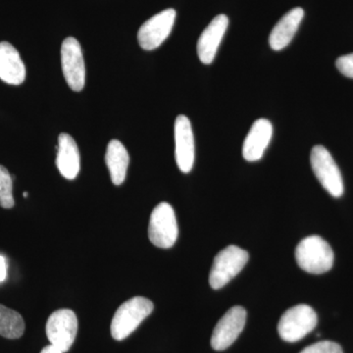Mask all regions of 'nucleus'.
I'll list each match as a JSON object with an SVG mask.
<instances>
[{
  "label": "nucleus",
  "mask_w": 353,
  "mask_h": 353,
  "mask_svg": "<svg viewBox=\"0 0 353 353\" xmlns=\"http://www.w3.org/2000/svg\"><path fill=\"white\" fill-rule=\"evenodd\" d=\"M41 353H64V352H62L61 350H58V348L55 347L54 345H46V347H44L43 350H41Z\"/></svg>",
  "instance_id": "23"
},
{
  "label": "nucleus",
  "mask_w": 353,
  "mask_h": 353,
  "mask_svg": "<svg viewBox=\"0 0 353 353\" xmlns=\"http://www.w3.org/2000/svg\"><path fill=\"white\" fill-rule=\"evenodd\" d=\"M14 205L12 176L6 167L0 165V206L9 209Z\"/></svg>",
  "instance_id": "19"
},
{
  "label": "nucleus",
  "mask_w": 353,
  "mask_h": 353,
  "mask_svg": "<svg viewBox=\"0 0 353 353\" xmlns=\"http://www.w3.org/2000/svg\"><path fill=\"white\" fill-rule=\"evenodd\" d=\"M7 276L6 260L3 256H0V283L6 280Z\"/></svg>",
  "instance_id": "22"
},
{
  "label": "nucleus",
  "mask_w": 353,
  "mask_h": 353,
  "mask_svg": "<svg viewBox=\"0 0 353 353\" xmlns=\"http://www.w3.org/2000/svg\"><path fill=\"white\" fill-rule=\"evenodd\" d=\"M297 264L310 274H323L334 265V252L324 239L310 236L303 239L296 248Z\"/></svg>",
  "instance_id": "2"
},
{
  "label": "nucleus",
  "mask_w": 353,
  "mask_h": 353,
  "mask_svg": "<svg viewBox=\"0 0 353 353\" xmlns=\"http://www.w3.org/2000/svg\"><path fill=\"white\" fill-rule=\"evenodd\" d=\"M0 79L8 85H19L26 79V67L12 44L0 43Z\"/></svg>",
  "instance_id": "14"
},
{
  "label": "nucleus",
  "mask_w": 353,
  "mask_h": 353,
  "mask_svg": "<svg viewBox=\"0 0 353 353\" xmlns=\"http://www.w3.org/2000/svg\"><path fill=\"white\" fill-rule=\"evenodd\" d=\"M304 17V10L301 7H296L289 11L284 17L281 18L272 30L269 37V44L272 50L279 51L284 50L289 46L296 36L299 25Z\"/></svg>",
  "instance_id": "16"
},
{
  "label": "nucleus",
  "mask_w": 353,
  "mask_h": 353,
  "mask_svg": "<svg viewBox=\"0 0 353 353\" xmlns=\"http://www.w3.org/2000/svg\"><path fill=\"white\" fill-rule=\"evenodd\" d=\"M61 65L65 80L74 92H81L85 83V65L81 44L75 38L65 39L61 46Z\"/></svg>",
  "instance_id": "9"
},
{
  "label": "nucleus",
  "mask_w": 353,
  "mask_h": 353,
  "mask_svg": "<svg viewBox=\"0 0 353 353\" xmlns=\"http://www.w3.org/2000/svg\"><path fill=\"white\" fill-rule=\"evenodd\" d=\"M246 311L241 306H234L228 310L216 325L212 336L211 347L213 350H227L236 341L245 326Z\"/></svg>",
  "instance_id": "10"
},
{
  "label": "nucleus",
  "mask_w": 353,
  "mask_h": 353,
  "mask_svg": "<svg viewBox=\"0 0 353 353\" xmlns=\"http://www.w3.org/2000/svg\"><path fill=\"white\" fill-rule=\"evenodd\" d=\"M229 26V19L224 14L216 16L210 24L202 32L197 41V54L203 64L209 65L214 61L218 48Z\"/></svg>",
  "instance_id": "12"
},
{
  "label": "nucleus",
  "mask_w": 353,
  "mask_h": 353,
  "mask_svg": "<svg viewBox=\"0 0 353 353\" xmlns=\"http://www.w3.org/2000/svg\"><path fill=\"white\" fill-rule=\"evenodd\" d=\"M175 9H166L146 21L139 28L138 41L145 50H153L159 48L170 36L176 20Z\"/></svg>",
  "instance_id": "8"
},
{
  "label": "nucleus",
  "mask_w": 353,
  "mask_h": 353,
  "mask_svg": "<svg viewBox=\"0 0 353 353\" xmlns=\"http://www.w3.org/2000/svg\"><path fill=\"white\" fill-rule=\"evenodd\" d=\"M28 196V192H24V197H27Z\"/></svg>",
  "instance_id": "24"
},
{
  "label": "nucleus",
  "mask_w": 353,
  "mask_h": 353,
  "mask_svg": "<svg viewBox=\"0 0 353 353\" xmlns=\"http://www.w3.org/2000/svg\"><path fill=\"white\" fill-rule=\"evenodd\" d=\"M25 322L17 311L0 304V336L16 340L24 334Z\"/></svg>",
  "instance_id": "18"
},
{
  "label": "nucleus",
  "mask_w": 353,
  "mask_h": 353,
  "mask_svg": "<svg viewBox=\"0 0 353 353\" xmlns=\"http://www.w3.org/2000/svg\"><path fill=\"white\" fill-rule=\"evenodd\" d=\"M250 255L245 250L236 245H230L221 250L213 261L209 284L214 290L225 287L233 280L248 263Z\"/></svg>",
  "instance_id": "3"
},
{
  "label": "nucleus",
  "mask_w": 353,
  "mask_h": 353,
  "mask_svg": "<svg viewBox=\"0 0 353 353\" xmlns=\"http://www.w3.org/2000/svg\"><path fill=\"white\" fill-rule=\"evenodd\" d=\"M154 305L152 301L143 296L130 299L116 311L111 322V336L114 340L127 339L152 314Z\"/></svg>",
  "instance_id": "1"
},
{
  "label": "nucleus",
  "mask_w": 353,
  "mask_h": 353,
  "mask_svg": "<svg viewBox=\"0 0 353 353\" xmlns=\"http://www.w3.org/2000/svg\"><path fill=\"white\" fill-rule=\"evenodd\" d=\"M57 166L67 180H74L80 172V152L75 139L66 132L58 137Z\"/></svg>",
  "instance_id": "15"
},
{
  "label": "nucleus",
  "mask_w": 353,
  "mask_h": 353,
  "mask_svg": "<svg viewBox=\"0 0 353 353\" xmlns=\"http://www.w3.org/2000/svg\"><path fill=\"white\" fill-rule=\"evenodd\" d=\"M336 66L343 76L353 79V53L338 58Z\"/></svg>",
  "instance_id": "21"
},
{
  "label": "nucleus",
  "mask_w": 353,
  "mask_h": 353,
  "mask_svg": "<svg viewBox=\"0 0 353 353\" xmlns=\"http://www.w3.org/2000/svg\"><path fill=\"white\" fill-rule=\"evenodd\" d=\"M105 162L114 185H122L126 179L130 157L126 148L118 139H112L108 143Z\"/></svg>",
  "instance_id": "17"
},
{
  "label": "nucleus",
  "mask_w": 353,
  "mask_h": 353,
  "mask_svg": "<svg viewBox=\"0 0 353 353\" xmlns=\"http://www.w3.org/2000/svg\"><path fill=\"white\" fill-rule=\"evenodd\" d=\"M318 318L314 309L306 304H299L288 309L278 324L281 339L288 343L303 340L317 326Z\"/></svg>",
  "instance_id": "4"
},
{
  "label": "nucleus",
  "mask_w": 353,
  "mask_h": 353,
  "mask_svg": "<svg viewBox=\"0 0 353 353\" xmlns=\"http://www.w3.org/2000/svg\"><path fill=\"white\" fill-rule=\"evenodd\" d=\"M273 136V125L270 121L259 119L253 123L243 145V155L246 161H259L263 157Z\"/></svg>",
  "instance_id": "13"
},
{
  "label": "nucleus",
  "mask_w": 353,
  "mask_h": 353,
  "mask_svg": "<svg viewBox=\"0 0 353 353\" xmlns=\"http://www.w3.org/2000/svg\"><path fill=\"white\" fill-rule=\"evenodd\" d=\"M46 333L50 345L62 352H67L73 345L78 333V319L71 309H59L48 317Z\"/></svg>",
  "instance_id": "7"
},
{
  "label": "nucleus",
  "mask_w": 353,
  "mask_h": 353,
  "mask_svg": "<svg viewBox=\"0 0 353 353\" xmlns=\"http://www.w3.org/2000/svg\"><path fill=\"white\" fill-rule=\"evenodd\" d=\"M179 228L175 211L170 204L161 202L153 209L148 224V238L152 245L170 248L178 239Z\"/></svg>",
  "instance_id": "5"
},
{
  "label": "nucleus",
  "mask_w": 353,
  "mask_h": 353,
  "mask_svg": "<svg viewBox=\"0 0 353 353\" xmlns=\"http://www.w3.org/2000/svg\"><path fill=\"white\" fill-rule=\"evenodd\" d=\"M175 157L183 173L192 171L196 157L194 132L187 116L179 115L175 122Z\"/></svg>",
  "instance_id": "11"
},
{
  "label": "nucleus",
  "mask_w": 353,
  "mask_h": 353,
  "mask_svg": "<svg viewBox=\"0 0 353 353\" xmlns=\"http://www.w3.org/2000/svg\"><path fill=\"white\" fill-rule=\"evenodd\" d=\"M311 167L322 187L334 197L343 194V176L331 153L322 145H316L311 150Z\"/></svg>",
  "instance_id": "6"
},
{
  "label": "nucleus",
  "mask_w": 353,
  "mask_h": 353,
  "mask_svg": "<svg viewBox=\"0 0 353 353\" xmlns=\"http://www.w3.org/2000/svg\"><path fill=\"white\" fill-rule=\"evenodd\" d=\"M301 353H343L341 345L334 341H324L304 348Z\"/></svg>",
  "instance_id": "20"
}]
</instances>
